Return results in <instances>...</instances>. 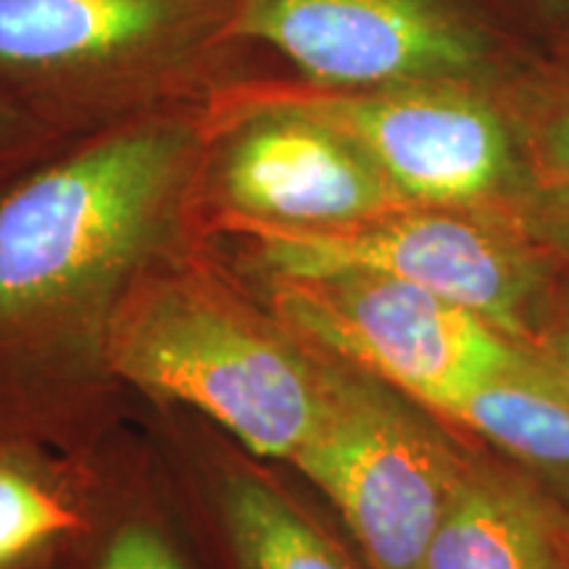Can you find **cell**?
<instances>
[{
	"instance_id": "obj_1",
	"label": "cell",
	"mask_w": 569,
	"mask_h": 569,
	"mask_svg": "<svg viewBox=\"0 0 569 569\" xmlns=\"http://www.w3.org/2000/svg\"><path fill=\"white\" fill-rule=\"evenodd\" d=\"M209 103L90 132L0 193V407L42 340L140 272L203 193Z\"/></svg>"
},
{
	"instance_id": "obj_2",
	"label": "cell",
	"mask_w": 569,
	"mask_h": 569,
	"mask_svg": "<svg viewBox=\"0 0 569 569\" xmlns=\"http://www.w3.org/2000/svg\"><path fill=\"white\" fill-rule=\"evenodd\" d=\"M243 0H0V92L51 130L206 106L274 74ZM272 59V56H269Z\"/></svg>"
},
{
	"instance_id": "obj_3",
	"label": "cell",
	"mask_w": 569,
	"mask_h": 569,
	"mask_svg": "<svg viewBox=\"0 0 569 569\" xmlns=\"http://www.w3.org/2000/svg\"><path fill=\"white\" fill-rule=\"evenodd\" d=\"M251 243L256 264L274 280L382 274L419 284L488 319L536 351L569 264L519 213L403 206L365 222L290 230L219 217Z\"/></svg>"
},
{
	"instance_id": "obj_4",
	"label": "cell",
	"mask_w": 569,
	"mask_h": 569,
	"mask_svg": "<svg viewBox=\"0 0 569 569\" xmlns=\"http://www.w3.org/2000/svg\"><path fill=\"white\" fill-rule=\"evenodd\" d=\"M240 38L319 88L501 90L557 48L532 0H243Z\"/></svg>"
},
{
	"instance_id": "obj_5",
	"label": "cell",
	"mask_w": 569,
	"mask_h": 569,
	"mask_svg": "<svg viewBox=\"0 0 569 569\" xmlns=\"http://www.w3.org/2000/svg\"><path fill=\"white\" fill-rule=\"evenodd\" d=\"M106 356L132 386L203 411L256 457L293 459L322 411V356L198 282L138 290L113 317Z\"/></svg>"
},
{
	"instance_id": "obj_6",
	"label": "cell",
	"mask_w": 569,
	"mask_h": 569,
	"mask_svg": "<svg viewBox=\"0 0 569 569\" xmlns=\"http://www.w3.org/2000/svg\"><path fill=\"white\" fill-rule=\"evenodd\" d=\"M343 134L407 206L522 217L540 188L498 90L475 84L319 88L269 74L224 90Z\"/></svg>"
},
{
	"instance_id": "obj_7",
	"label": "cell",
	"mask_w": 569,
	"mask_h": 569,
	"mask_svg": "<svg viewBox=\"0 0 569 569\" xmlns=\"http://www.w3.org/2000/svg\"><path fill=\"white\" fill-rule=\"evenodd\" d=\"M322 411L293 465L338 509L372 569H425L469 467L417 401L322 353Z\"/></svg>"
},
{
	"instance_id": "obj_8",
	"label": "cell",
	"mask_w": 569,
	"mask_h": 569,
	"mask_svg": "<svg viewBox=\"0 0 569 569\" xmlns=\"http://www.w3.org/2000/svg\"><path fill=\"white\" fill-rule=\"evenodd\" d=\"M274 309L296 338L448 417L490 377L536 351L457 301L382 274L274 280Z\"/></svg>"
},
{
	"instance_id": "obj_9",
	"label": "cell",
	"mask_w": 569,
	"mask_h": 569,
	"mask_svg": "<svg viewBox=\"0 0 569 569\" xmlns=\"http://www.w3.org/2000/svg\"><path fill=\"white\" fill-rule=\"evenodd\" d=\"M209 180L219 217L325 230L403 209L343 134L301 111L219 92L209 103Z\"/></svg>"
},
{
	"instance_id": "obj_10",
	"label": "cell",
	"mask_w": 569,
	"mask_h": 569,
	"mask_svg": "<svg viewBox=\"0 0 569 569\" xmlns=\"http://www.w3.org/2000/svg\"><path fill=\"white\" fill-rule=\"evenodd\" d=\"M425 569H569V553L543 496L496 469L469 467L432 532Z\"/></svg>"
},
{
	"instance_id": "obj_11",
	"label": "cell",
	"mask_w": 569,
	"mask_h": 569,
	"mask_svg": "<svg viewBox=\"0 0 569 569\" xmlns=\"http://www.w3.org/2000/svg\"><path fill=\"white\" fill-rule=\"evenodd\" d=\"M448 419L507 453L569 511V393L538 353L469 390Z\"/></svg>"
},
{
	"instance_id": "obj_12",
	"label": "cell",
	"mask_w": 569,
	"mask_h": 569,
	"mask_svg": "<svg viewBox=\"0 0 569 569\" xmlns=\"http://www.w3.org/2000/svg\"><path fill=\"white\" fill-rule=\"evenodd\" d=\"M222 498L227 538L243 569H353L343 551L269 482L232 475Z\"/></svg>"
},
{
	"instance_id": "obj_13",
	"label": "cell",
	"mask_w": 569,
	"mask_h": 569,
	"mask_svg": "<svg viewBox=\"0 0 569 569\" xmlns=\"http://www.w3.org/2000/svg\"><path fill=\"white\" fill-rule=\"evenodd\" d=\"M540 188L569 193V48H549L498 90Z\"/></svg>"
},
{
	"instance_id": "obj_14",
	"label": "cell",
	"mask_w": 569,
	"mask_h": 569,
	"mask_svg": "<svg viewBox=\"0 0 569 569\" xmlns=\"http://www.w3.org/2000/svg\"><path fill=\"white\" fill-rule=\"evenodd\" d=\"M80 528V517L30 469L0 459V569H24L38 553Z\"/></svg>"
},
{
	"instance_id": "obj_15",
	"label": "cell",
	"mask_w": 569,
	"mask_h": 569,
	"mask_svg": "<svg viewBox=\"0 0 569 569\" xmlns=\"http://www.w3.org/2000/svg\"><path fill=\"white\" fill-rule=\"evenodd\" d=\"M98 569H184V565L159 530L127 525L109 540Z\"/></svg>"
},
{
	"instance_id": "obj_16",
	"label": "cell",
	"mask_w": 569,
	"mask_h": 569,
	"mask_svg": "<svg viewBox=\"0 0 569 569\" xmlns=\"http://www.w3.org/2000/svg\"><path fill=\"white\" fill-rule=\"evenodd\" d=\"M53 134L51 127L0 92V169L17 167L27 153L38 151Z\"/></svg>"
},
{
	"instance_id": "obj_17",
	"label": "cell",
	"mask_w": 569,
	"mask_h": 569,
	"mask_svg": "<svg viewBox=\"0 0 569 569\" xmlns=\"http://www.w3.org/2000/svg\"><path fill=\"white\" fill-rule=\"evenodd\" d=\"M525 222L540 238L549 240L569 264V193L543 188L536 201L528 206V211H525Z\"/></svg>"
},
{
	"instance_id": "obj_18",
	"label": "cell",
	"mask_w": 569,
	"mask_h": 569,
	"mask_svg": "<svg viewBox=\"0 0 569 569\" xmlns=\"http://www.w3.org/2000/svg\"><path fill=\"white\" fill-rule=\"evenodd\" d=\"M536 353L549 367V372L557 377L559 386L569 393V298L567 303L557 306Z\"/></svg>"
},
{
	"instance_id": "obj_19",
	"label": "cell",
	"mask_w": 569,
	"mask_h": 569,
	"mask_svg": "<svg viewBox=\"0 0 569 569\" xmlns=\"http://www.w3.org/2000/svg\"><path fill=\"white\" fill-rule=\"evenodd\" d=\"M546 19L557 48H569V0H532Z\"/></svg>"
}]
</instances>
